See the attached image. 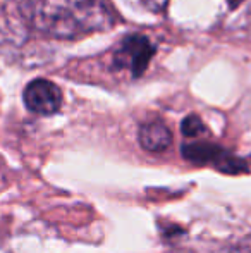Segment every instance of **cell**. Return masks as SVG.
Listing matches in <instances>:
<instances>
[{"label":"cell","mask_w":251,"mask_h":253,"mask_svg":"<svg viewBox=\"0 0 251 253\" xmlns=\"http://www.w3.org/2000/svg\"><path fill=\"white\" fill-rule=\"evenodd\" d=\"M21 10L35 31L55 40L108 31L119 21L108 0H24Z\"/></svg>","instance_id":"cell-1"},{"label":"cell","mask_w":251,"mask_h":253,"mask_svg":"<svg viewBox=\"0 0 251 253\" xmlns=\"http://www.w3.org/2000/svg\"><path fill=\"white\" fill-rule=\"evenodd\" d=\"M182 157L198 166L212 164L215 169L225 174H239L248 170V166L243 159L208 141H191L182 145Z\"/></svg>","instance_id":"cell-2"},{"label":"cell","mask_w":251,"mask_h":253,"mask_svg":"<svg viewBox=\"0 0 251 253\" xmlns=\"http://www.w3.org/2000/svg\"><path fill=\"white\" fill-rule=\"evenodd\" d=\"M155 55V45L144 35L134 33L121 42L119 48L114 52V62L119 69H127L133 78H140L146 71L151 57Z\"/></svg>","instance_id":"cell-3"},{"label":"cell","mask_w":251,"mask_h":253,"mask_svg":"<svg viewBox=\"0 0 251 253\" xmlns=\"http://www.w3.org/2000/svg\"><path fill=\"white\" fill-rule=\"evenodd\" d=\"M23 100L30 112L52 116L59 112V109L62 107V91L54 81L38 78L26 84L23 91Z\"/></svg>","instance_id":"cell-4"},{"label":"cell","mask_w":251,"mask_h":253,"mask_svg":"<svg viewBox=\"0 0 251 253\" xmlns=\"http://www.w3.org/2000/svg\"><path fill=\"white\" fill-rule=\"evenodd\" d=\"M138 140H140V145L146 152L158 153L171 147L172 133L167 127V124L162 123V121H150V123H144L140 127Z\"/></svg>","instance_id":"cell-5"},{"label":"cell","mask_w":251,"mask_h":253,"mask_svg":"<svg viewBox=\"0 0 251 253\" xmlns=\"http://www.w3.org/2000/svg\"><path fill=\"white\" fill-rule=\"evenodd\" d=\"M181 131L186 138H198L207 133V127H205L203 121H201L200 117L191 114V116L184 117V121H182V124H181Z\"/></svg>","instance_id":"cell-6"},{"label":"cell","mask_w":251,"mask_h":253,"mask_svg":"<svg viewBox=\"0 0 251 253\" xmlns=\"http://www.w3.org/2000/svg\"><path fill=\"white\" fill-rule=\"evenodd\" d=\"M141 3H143L144 7H146L148 10H151V12H164L165 7H167L169 0H140Z\"/></svg>","instance_id":"cell-7"},{"label":"cell","mask_w":251,"mask_h":253,"mask_svg":"<svg viewBox=\"0 0 251 253\" xmlns=\"http://www.w3.org/2000/svg\"><path fill=\"white\" fill-rule=\"evenodd\" d=\"M227 2H229V7H231V9H236V7H238L241 2H245V0H227Z\"/></svg>","instance_id":"cell-8"}]
</instances>
